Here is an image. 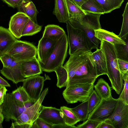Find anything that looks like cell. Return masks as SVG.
Here are the masks:
<instances>
[{"mask_svg":"<svg viewBox=\"0 0 128 128\" xmlns=\"http://www.w3.org/2000/svg\"><path fill=\"white\" fill-rule=\"evenodd\" d=\"M48 92V88L40 94L38 100L33 105L28 108L12 122L10 128H30L38 118L42 104Z\"/></svg>","mask_w":128,"mask_h":128,"instance_id":"obj_5","label":"cell"},{"mask_svg":"<svg viewBox=\"0 0 128 128\" xmlns=\"http://www.w3.org/2000/svg\"><path fill=\"white\" fill-rule=\"evenodd\" d=\"M95 36L100 41L104 40L113 45L117 44H126V42L112 32H110L102 28L94 30Z\"/></svg>","mask_w":128,"mask_h":128,"instance_id":"obj_20","label":"cell"},{"mask_svg":"<svg viewBox=\"0 0 128 128\" xmlns=\"http://www.w3.org/2000/svg\"><path fill=\"white\" fill-rule=\"evenodd\" d=\"M81 8L82 6L88 0H72Z\"/></svg>","mask_w":128,"mask_h":128,"instance_id":"obj_46","label":"cell"},{"mask_svg":"<svg viewBox=\"0 0 128 128\" xmlns=\"http://www.w3.org/2000/svg\"><path fill=\"white\" fill-rule=\"evenodd\" d=\"M117 99L114 111L108 118L115 128H128V104Z\"/></svg>","mask_w":128,"mask_h":128,"instance_id":"obj_12","label":"cell"},{"mask_svg":"<svg viewBox=\"0 0 128 128\" xmlns=\"http://www.w3.org/2000/svg\"><path fill=\"white\" fill-rule=\"evenodd\" d=\"M2 104L0 106V128H2V123L4 118L2 113Z\"/></svg>","mask_w":128,"mask_h":128,"instance_id":"obj_47","label":"cell"},{"mask_svg":"<svg viewBox=\"0 0 128 128\" xmlns=\"http://www.w3.org/2000/svg\"><path fill=\"white\" fill-rule=\"evenodd\" d=\"M100 48L105 55L107 75L110 82L111 88L119 95L123 86V74L118 66L116 50L114 45L104 40L100 41Z\"/></svg>","mask_w":128,"mask_h":128,"instance_id":"obj_2","label":"cell"},{"mask_svg":"<svg viewBox=\"0 0 128 128\" xmlns=\"http://www.w3.org/2000/svg\"><path fill=\"white\" fill-rule=\"evenodd\" d=\"M57 78V86L60 88L66 86L68 79V74L66 68L62 66H60L54 71Z\"/></svg>","mask_w":128,"mask_h":128,"instance_id":"obj_32","label":"cell"},{"mask_svg":"<svg viewBox=\"0 0 128 128\" xmlns=\"http://www.w3.org/2000/svg\"><path fill=\"white\" fill-rule=\"evenodd\" d=\"M21 66L22 74L25 78L42 73L40 62L36 57L22 62Z\"/></svg>","mask_w":128,"mask_h":128,"instance_id":"obj_16","label":"cell"},{"mask_svg":"<svg viewBox=\"0 0 128 128\" xmlns=\"http://www.w3.org/2000/svg\"><path fill=\"white\" fill-rule=\"evenodd\" d=\"M42 28V26L38 24L30 18L22 30V36L34 35L40 32Z\"/></svg>","mask_w":128,"mask_h":128,"instance_id":"obj_31","label":"cell"},{"mask_svg":"<svg viewBox=\"0 0 128 128\" xmlns=\"http://www.w3.org/2000/svg\"><path fill=\"white\" fill-rule=\"evenodd\" d=\"M68 46V38L65 34L57 41L54 50L45 64L40 63L42 70L51 72L62 66L67 55Z\"/></svg>","mask_w":128,"mask_h":128,"instance_id":"obj_3","label":"cell"},{"mask_svg":"<svg viewBox=\"0 0 128 128\" xmlns=\"http://www.w3.org/2000/svg\"><path fill=\"white\" fill-rule=\"evenodd\" d=\"M123 80L124 82V88L118 99L128 104V74H123Z\"/></svg>","mask_w":128,"mask_h":128,"instance_id":"obj_37","label":"cell"},{"mask_svg":"<svg viewBox=\"0 0 128 128\" xmlns=\"http://www.w3.org/2000/svg\"><path fill=\"white\" fill-rule=\"evenodd\" d=\"M128 2L126 4L124 11L122 14L123 17L122 24L120 32L118 36L124 41L128 38Z\"/></svg>","mask_w":128,"mask_h":128,"instance_id":"obj_33","label":"cell"},{"mask_svg":"<svg viewBox=\"0 0 128 128\" xmlns=\"http://www.w3.org/2000/svg\"><path fill=\"white\" fill-rule=\"evenodd\" d=\"M84 12L86 14L80 23L94 30L101 28L100 21L101 14Z\"/></svg>","mask_w":128,"mask_h":128,"instance_id":"obj_24","label":"cell"},{"mask_svg":"<svg viewBox=\"0 0 128 128\" xmlns=\"http://www.w3.org/2000/svg\"><path fill=\"white\" fill-rule=\"evenodd\" d=\"M53 14L60 22L66 23L68 21L69 17L65 0H54Z\"/></svg>","mask_w":128,"mask_h":128,"instance_id":"obj_22","label":"cell"},{"mask_svg":"<svg viewBox=\"0 0 128 128\" xmlns=\"http://www.w3.org/2000/svg\"><path fill=\"white\" fill-rule=\"evenodd\" d=\"M30 18L25 14L18 12L10 18L8 30L14 37L19 39L26 24Z\"/></svg>","mask_w":128,"mask_h":128,"instance_id":"obj_14","label":"cell"},{"mask_svg":"<svg viewBox=\"0 0 128 128\" xmlns=\"http://www.w3.org/2000/svg\"><path fill=\"white\" fill-rule=\"evenodd\" d=\"M0 86H10V85L8 82L0 76Z\"/></svg>","mask_w":128,"mask_h":128,"instance_id":"obj_45","label":"cell"},{"mask_svg":"<svg viewBox=\"0 0 128 128\" xmlns=\"http://www.w3.org/2000/svg\"><path fill=\"white\" fill-rule=\"evenodd\" d=\"M94 87L96 92L101 99H107L112 96L111 87L102 78L98 80Z\"/></svg>","mask_w":128,"mask_h":128,"instance_id":"obj_25","label":"cell"},{"mask_svg":"<svg viewBox=\"0 0 128 128\" xmlns=\"http://www.w3.org/2000/svg\"><path fill=\"white\" fill-rule=\"evenodd\" d=\"M9 6L13 8H17L21 0H1Z\"/></svg>","mask_w":128,"mask_h":128,"instance_id":"obj_43","label":"cell"},{"mask_svg":"<svg viewBox=\"0 0 128 128\" xmlns=\"http://www.w3.org/2000/svg\"><path fill=\"white\" fill-rule=\"evenodd\" d=\"M91 55L98 76L107 74L106 59L102 50L101 48H98L94 52H92Z\"/></svg>","mask_w":128,"mask_h":128,"instance_id":"obj_17","label":"cell"},{"mask_svg":"<svg viewBox=\"0 0 128 128\" xmlns=\"http://www.w3.org/2000/svg\"><path fill=\"white\" fill-rule=\"evenodd\" d=\"M32 128H53V127L52 126L48 124L41 119L38 118L32 124Z\"/></svg>","mask_w":128,"mask_h":128,"instance_id":"obj_40","label":"cell"},{"mask_svg":"<svg viewBox=\"0 0 128 128\" xmlns=\"http://www.w3.org/2000/svg\"><path fill=\"white\" fill-rule=\"evenodd\" d=\"M68 21L74 27L81 29L85 33L90 42L92 49L98 48L100 41L95 36L94 30L81 24L78 21L72 20Z\"/></svg>","mask_w":128,"mask_h":128,"instance_id":"obj_21","label":"cell"},{"mask_svg":"<svg viewBox=\"0 0 128 128\" xmlns=\"http://www.w3.org/2000/svg\"><path fill=\"white\" fill-rule=\"evenodd\" d=\"M88 100V111L89 113L98 106L100 102L101 99L95 90H93Z\"/></svg>","mask_w":128,"mask_h":128,"instance_id":"obj_36","label":"cell"},{"mask_svg":"<svg viewBox=\"0 0 128 128\" xmlns=\"http://www.w3.org/2000/svg\"><path fill=\"white\" fill-rule=\"evenodd\" d=\"M44 80V77L40 75L28 77L24 79L22 86L31 100L36 101L38 99Z\"/></svg>","mask_w":128,"mask_h":128,"instance_id":"obj_11","label":"cell"},{"mask_svg":"<svg viewBox=\"0 0 128 128\" xmlns=\"http://www.w3.org/2000/svg\"><path fill=\"white\" fill-rule=\"evenodd\" d=\"M60 109L62 113L63 118L66 125L68 126H74L78 122L80 121L70 108L63 106H61Z\"/></svg>","mask_w":128,"mask_h":128,"instance_id":"obj_28","label":"cell"},{"mask_svg":"<svg viewBox=\"0 0 128 128\" xmlns=\"http://www.w3.org/2000/svg\"><path fill=\"white\" fill-rule=\"evenodd\" d=\"M11 94L16 99L22 102H25L32 100L22 86H20L16 89L12 91Z\"/></svg>","mask_w":128,"mask_h":128,"instance_id":"obj_35","label":"cell"},{"mask_svg":"<svg viewBox=\"0 0 128 128\" xmlns=\"http://www.w3.org/2000/svg\"><path fill=\"white\" fill-rule=\"evenodd\" d=\"M94 83L77 84L66 88L62 92L65 100L68 104L87 100L92 92Z\"/></svg>","mask_w":128,"mask_h":128,"instance_id":"obj_7","label":"cell"},{"mask_svg":"<svg viewBox=\"0 0 128 128\" xmlns=\"http://www.w3.org/2000/svg\"><path fill=\"white\" fill-rule=\"evenodd\" d=\"M19 12L28 16L36 23L38 12L33 2L30 0H21L17 7Z\"/></svg>","mask_w":128,"mask_h":128,"instance_id":"obj_19","label":"cell"},{"mask_svg":"<svg viewBox=\"0 0 128 128\" xmlns=\"http://www.w3.org/2000/svg\"><path fill=\"white\" fill-rule=\"evenodd\" d=\"M57 40L50 37L43 36L39 40L37 48V55L40 63L45 64L54 50Z\"/></svg>","mask_w":128,"mask_h":128,"instance_id":"obj_13","label":"cell"},{"mask_svg":"<svg viewBox=\"0 0 128 128\" xmlns=\"http://www.w3.org/2000/svg\"><path fill=\"white\" fill-rule=\"evenodd\" d=\"M22 62H18L14 59L8 67H3L0 70L1 73L8 80L17 84L20 82H23L25 78L23 76L21 69Z\"/></svg>","mask_w":128,"mask_h":128,"instance_id":"obj_15","label":"cell"},{"mask_svg":"<svg viewBox=\"0 0 128 128\" xmlns=\"http://www.w3.org/2000/svg\"><path fill=\"white\" fill-rule=\"evenodd\" d=\"M14 59L11 56L6 53L0 56V60L4 67L7 68L9 66Z\"/></svg>","mask_w":128,"mask_h":128,"instance_id":"obj_39","label":"cell"},{"mask_svg":"<svg viewBox=\"0 0 128 128\" xmlns=\"http://www.w3.org/2000/svg\"><path fill=\"white\" fill-rule=\"evenodd\" d=\"M97 128H115L109 118L102 121L97 127Z\"/></svg>","mask_w":128,"mask_h":128,"instance_id":"obj_42","label":"cell"},{"mask_svg":"<svg viewBox=\"0 0 128 128\" xmlns=\"http://www.w3.org/2000/svg\"><path fill=\"white\" fill-rule=\"evenodd\" d=\"M81 8L86 12L101 14H105L102 6L96 0H88L82 6Z\"/></svg>","mask_w":128,"mask_h":128,"instance_id":"obj_27","label":"cell"},{"mask_svg":"<svg viewBox=\"0 0 128 128\" xmlns=\"http://www.w3.org/2000/svg\"><path fill=\"white\" fill-rule=\"evenodd\" d=\"M102 6L105 14L110 13L114 10L119 8L124 0H96Z\"/></svg>","mask_w":128,"mask_h":128,"instance_id":"obj_30","label":"cell"},{"mask_svg":"<svg viewBox=\"0 0 128 128\" xmlns=\"http://www.w3.org/2000/svg\"><path fill=\"white\" fill-rule=\"evenodd\" d=\"M7 89L5 86H0V106L3 104Z\"/></svg>","mask_w":128,"mask_h":128,"instance_id":"obj_44","label":"cell"},{"mask_svg":"<svg viewBox=\"0 0 128 128\" xmlns=\"http://www.w3.org/2000/svg\"><path fill=\"white\" fill-rule=\"evenodd\" d=\"M70 108L80 121H84L88 119L89 114L88 100L82 102L76 107Z\"/></svg>","mask_w":128,"mask_h":128,"instance_id":"obj_29","label":"cell"},{"mask_svg":"<svg viewBox=\"0 0 128 128\" xmlns=\"http://www.w3.org/2000/svg\"><path fill=\"white\" fill-rule=\"evenodd\" d=\"M36 102L31 100L22 102L16 99L11 93L6 94L2 107V113L4 118L6 121H9L10 120L15 121L28 108Z\"/></svg>","mask_w":128,"mask_h":128,"instance_id":"obj_4","label":"cell"},{"mask_svg":"<svg viewBox=\"0 0 128 128\" xmlns=\"http://www.w3.org/2000/svg\"><path fill=\"white\" fill-rule=\"evenodd\" d=\"M38 118L53 127L67 125L63 118V114L60 109L41 105Z\"/></svg>","mask_w":128,"mask_h":128,"instance_id":"obj_10","label":"cell"},{"mask_svg":"<svg viewBox=\"0 0 128 128\" xmlns=\"http://www.w3.org/2000/svg\"><path fill=\"white\" fill-rule=\"evenodd\" d=\"M69 17V20H76L80 23L86 13L72 0H65Z\"/></svg>","mask_w":128,"mask_h":128,"instance_id":"obj_23","label":"cell"},{"mask_svg":"<svg viewBox=\"0 0 128 128\" xmlns=\"http://www.w3.org/2000/svg\"><path fill=\"white\" fill-rule=\"evenodd\" d=\"M6 53L15 60L22 62L36 57L37 48L30 42L16 40Z\"/></svg>","mask_w":128,"mask_h":128,"instance_id":"obj_8","label":"cell"},{"mask_svg":"<svg viewBox=\"0 0 128 128\" xmlns=\"http://www.w3.org/2000/svg\"><path fill=\"white\" fill-rule=\"evenodd\" d=\"M124 42L126 44H117L114 45L117 58L128 62V38Z\"/></svg>","mask_w":128,"mask_h":128,"instance_id":"obj_34","label":"cell"},{"mask_svg":"<svg viewBox=\"0 0 128 128\" xmlns=\"http://www.w3.org/2000/svg\"><path fill=\"white\" fill-rule=\"evenodd\" d=\"M102 121L92 119H87L82 124L77 126V128H97Z\"/></svg>","mask_w":128,"mask_h":128,"instance_id":"obj_38","label":"cell"},{"mask_svg":"<svg viewBox=\"0 0 128 128\" xmlns=\"http://www.w3.org/2000/svg\"><path fill=\"white\" fill-rule=\"evenodd\" d=\"M67 37L70 55L76 50L82 48L91 51L90 42L85 33L81 29L72 26L68 21L66 23Z\"/></svg>","mask_w":128,"mask_h":128,"instance_id":"obj_6","label":"cell"},{"mask_svg":"<svg viewBox=\"0 0 128 128\" xmlns=\"http://www.w3.org/2000/svg\"><path fill=\"white\" fill-rule=\"evenodd\" d=\"M118 99L112 96L106 99H102L98 106L89 113L87 119L102 121L108 118L113 112Z\"/></svg>","mask_w":128,"mask_h":128,"instance_id":"obj_9","label":"cell"},{"mask_svg":"<svg viewBox=\"0 0 128 128\" xmlns=\"http://www.w3.org/2000/svg\"><path fill=\"white\" fill-rule=\"evenodd\" d=\"M65 34L63 28L59 26L54 24H48L45 26L42 36L50 37L57 40Z\"/></svg>","mask_w":128,"mask_h":128,"instance_id":"obj_26","label":"cell"},{"mask_svg":"<svg viewBox=\"0 0 128 128\" xmlns=\"http://www.w3.org/2000/svg\"><path fill=\"white\" fill-rule=\"evenodd\" d=\"M119 69L122 74H128V62L117 59Z\"/></svg>","mask_w":128,"mask_h":128,"instance_id":"obj_41","label":"cell"},{"mask_svg":"<svg viewBox=\"0 0 128 128\" xmlns=\"http://www.w3.org/2000/svg\"><path fill=\"white\" fill-rule=\"evenodd\" d=\"M16 40L8 29L0 26V56L6 53Z\"/></svg>","mask_w":128,"mask_h":128,"instance_id":"obj_18","label":"cell"},{"mask_svg":"<svg viewBox=\"0 0 128 128\" xmlns=\"http://www.w3.org/2000/svg\"><path fill=\"white\" fill-rule=\"evenodd\" d=\"M91 51L82 48L76 50L66 62L67 67L75 71L66 88L80 84L94 83L97 75L91 55Z\"/></svg>","mask_w":128,"mask_h":128,"instance_id":"obj_1","label":"cell"}]
</instances>
